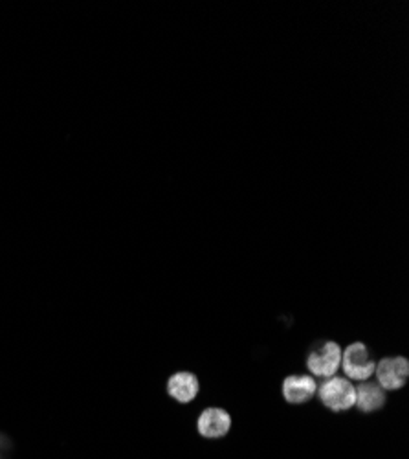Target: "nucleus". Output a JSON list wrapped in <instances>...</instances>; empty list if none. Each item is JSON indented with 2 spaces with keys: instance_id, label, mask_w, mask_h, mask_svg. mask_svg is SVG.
Masks as SVG:
<instances>
[{
  "instance_id": "obj_1",
  "label": "nucleus",
  "mask_w": 409,
  "mask_h": 459,
  "mask_svg": "<svg viewBox=\"0 0 409 459\" xmlns=\"http://www.w3.org/2000/svg\"><path fill=\"white\" fill-rule=\"evenodd\" d=\"M321 403L332 412H345L354 406L356 403V390L354 386L342 377H330L320 387Z\"/></svg>"
},
{
  "instance_id": "obj_2",
  "label": "nucleus",
  "mask_w": 409,
  "mask_h": 459,
  "mask_svg": "<svg viewBox=\"0 0 409 459\" xmlns=\"http://www.w3.org/2000/svg\"><path fill=\"white\" fill-rule=\"evenodd\" d=\"M342 364V349L337 342H321L311 349L307 368L316 377H334Z\"/></svg>"
},
{
  "instance_id": "obj_3",
  "label": "nucleus",
  "mask_w": 409,
  "mask_h": 459,
  "mask_svg": "<svg viewBox=\"0 0 409 459\" xmlns=\"http://www.w3.org/2000/svg\"><path fill=\"white\" fill-rule=\"evenodd\" d=\"M342 368L349 378L367 380L371 375L375 373L377 364H375L373 357H371V353L365 347V344L356 342V344H351L342 355Z\"/></svg>"
},
{
  "instance_id": "obj_4",
  "label": "nucleus",
  "mask_w": 409,
  "mask_h": 459,
  "mask_svg": "<svg viewBox=\"0 0 409 459\" xmlns=\"http://www.w3.org/2000/svg\"><path fill=\"white\" fill-rule=\"evenodd\" d=\"M375 375L384 390H400L409 377V362L404 357L384 359L375 368Z\"/></svg>"
},
{
  "instance_id": "obj_5",
  "label": "nucleus",
  "mask_w": 409,
  "mask_h": 459,
  "mask_svg": "<svg viewBox=\"0 0 409 459\" xmlns=\"http://www.w3.org/2000/svg\"><path fill=\"white\" fill-rule=\"evenodd\" d=\"M197 427L202 438L218 439V438H225L230 432L232 417L222 408H208L200 413Z\"/></svg>"
},
{
  "instance_id": "obj_6",
  "label": "nucleus",
  "mask_w": 409,
  "mask_h": 459,
  "mask_svg": "<svg viewBox=\"0 0 409 459\" xmlns=\"http://www.w3.org/2000/svg\"><path fill=\"white\" fill-rule=\"evenodd\" d=\"M316 387L311 375H290L283 382V397L290 404H303L314 397Z\"/></svg>"
},
{
  "instance_id": "obj_7",
  "label": "nucleus",
  "mask_w": 409,
  "mask_h": 459,
  "mask_svg": "<svg viewBox=\"0 0 409 459\" xmlns=\"http://www.w3.org/2000/svg\"><path fill=\"white\" fill-rule=\"evenodd\" d=\"M167 392L175 401L188 404L199 395V378L190 371H178L169 378Z\"/></svg>"
},
{
  "instance_id": "obj_8",
  "label": "nucleus",
  "mask_w": 409,
  "mask_h": 459,
  "mask_svg": "<svg viewBox=\"0 0 409 459\" xmlns=\"http://www.w3.org/2000/svg\"><path fill=\"white\" fill-rule=\"evenodd\" d=\"M362 412L365 413H373L386 404V394L384 387L375 382H363L358 386L356 390V403H354Z\"/></svg>"
},
{
  "instance_id": "obj_9",
  "label": "nucleus",
  "mask_w": 409,
  "mask_h": 459,
  "mask_svg": "<svg viewBox=\"0 0 409 459\" xmlns=\"http://www.w3.org/2000/svg\"><path fill=\"white\" fill-rule=\"evenodd\" d=\"M12 452V443L6 436L0 434V459H8Z\"/></svg>"
}]
</instances>
